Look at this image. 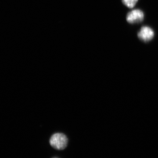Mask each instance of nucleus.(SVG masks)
<instances>
[{"mask_svg": "<svg viewBox=\"0 0 158 158\" xmlns=\"http://www.w3.org/2000/svg\"><path fill=\"white\" fill-rule=\"evenodd\" d=\"M154 36V33L152 29L148 27H143L138 33V37L141 40L145 42L149 41Z\"/></svg>", "mask_w": 158, "mask_h": 158, "instance_id": "3", "label": "nucleus"}, {"mask_svg": "<svg viewBox=\"0 0 158 158\" xmlns=\"http://www.w3.org/2000/svg\"><path fill=\"white\" fill-rule=\"evenodd\" d=\"M144 13L141 10L135 9L129 12L127 16V20L130 23L141 22L144 19Z\"/></svg>", "mask_w": 158, "mask_h": 158, "instance_id": "2", "label": "nucleus"}, {"mask_svg": "<svg viewBox=\"0 0 158 158\" xmlns=\"http://www.w3.org/2000/svg\"><path fill=\"white\" fill-rule=\"evenodd\" d=\"M50 144L55 149L63 150L67 146L68 138L62 133H56L51 137Z\"/></svg>", "mask_w": 158, "mask_h": 158, "instance_id": "1", "label": "nucleus"}, {"mask_svg": "<svg viewBox=\"0 0 158 158\" xmlns=\"http://www.w3.org/2000/svg\"><path fill=\"white\" fill-rule=\"evenodd\" d=\"M138 0H122L123 3L129 8H132L135 6Z\"/></svg>", "mask_w": 158, "mask_h": 158, "instance_id": "4", "label": "nucleus"}]
</instances>
